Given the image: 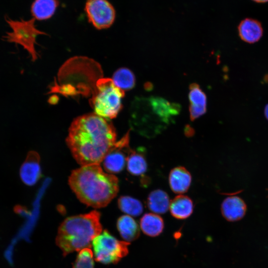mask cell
<instances>
[{"instance_id":"obj_1","label":"cell","mask_w":268,"mask_h":268,"mask_svg":"<svg viewBox=\"0 0 268 268\" xmlns=\"http://www.w3.org/2000/svg\"><path fill=\"white\" fill-rule=\"evenodd\" d=\"M116 137L115 129L109 119L93 113L74 119L66 142L81 166L100 164L116 143Z\"/></svg>"},{"instance_id":"obj_2","label":"cell","mask_w":268,"mask_h":268,"mask_svg":"<svg viewBox=\"0 0 268 268\" xmlns=\"http://www.w3.org/2000/svg\"><path fill=\"white\" fill-rule=\"evenodd\" d=\"M68 183L80 201L94 208L106 206L119 189L118 179L104 172L99 164L83 165L73 170Z\"/></svg>"},{"instance_id":"obj_3","label":"cell","mask_w":268,"mask_h":268,"mask_svg":"<svg viewBox=\"0 0 268 268\" xmlns=\"http://www.w3.org/2000/svg\"><path fill=\"white\" fill-rule=\"evenodd\" d=\"M100 214L96 210L67 217L61 224L56 244L64 256L89 248L102 232Z\"/></svg>"},{"instance_id":"obj_4","label":"cell","mask_w":268,"mask_h":268,"mask_svg":"<svg viewBox=\"0 0 268 268\" xmlns=\"http://www.w3.org/2000/svg\"><path fill=\"white\" fill-rule=\"evenodd\" d=\"M125 92L116 86L112 79L101 77L96 82L89 104L97 115L107 119L117 117L122 108Z\"/></svg>"},{"instance_id":"obj_5","label":"cell","mask_w":268,"mask_h":268,"mask_svg":"<svg viewBox=\"0 0 268 268\" xmlns=\"http://www.w3.org/2000/svg\"><path fill=\"white\" fill-rule=\"evenodd\" d=\"M6 21L12 31L6 33L3 36L4 40L22 46L28 52L32 61H36L38 59L35 48L37 44L36 37L40 35L47 34L36 27L35 19L33 18L27 20H13L6 18Z\"/></svg>"},{"instance_id":"obj_6","label":"cell","mask_w":268,"mask_h":268,"mask_svg":"<svg viewBox=\"0 0 268 268\" xmlns=\"http://www.w3.org/2000/svg\"><path fill=\"white\" fill-rule=\"evenodd\" d=\"M92 244L95 260L104 264H116L129 253V243L118 240L107 230L96 236Z\"/></svg>"},{"instance_id":"obj_7","label":"cell","mask_w":268,"mask_h":268,"mask_svg":"<svg viewBox=\"0 0 268 268\" xmlns=\"http://www.w3.org/2000/svg\"><path fill=\"white\" fill-rule=\"evenodd\" d=\"M85 11L87 19L97 29L110 27L116 18V11L107 0H87Z\"/></svg>"},{"instance_id":"obj_8","label":"cell","mask_w":268,"mask_h":268,"mask_svg":"<svg viewBox=\"0 0 268 268\" xmlns=\"http://www.w3.org/2000/svg\"><path fill=\"white\" fill-rule=\"evenodd\" d=\"M129 142L130 131H128L120 140L116 142L107 153L102 162L108 173H117L123 170L131 150Z\"/></svg>"},{"instance_id":"obj_9","label":"cell","mask_w":268,"mask_h":268,"mask_svg":"<svg viewBox=\"0 0 268 268\" xmlns=\"http://www.w3.org/2000/svg\"><path fill=\"white\" fill-rule=\"evenodd\" d=\"M22 182L28 186L35 185L41 176L40 156L33 151L29 152L20 169Z\"/></svg>"},{"instance_id":"obj_10","label":"cell","mask_w":268,"mask_h":268,"mask_svg":"<svg viewBox=\"0 0 268 268\" xmlns=\"http://www.w3.org/2000/svg\"><path fill=\"white\" fill-rule=\"evenodd\" d=\"M247 206L239 197L232 196L225 198L221 203V211L224 218L229 221H236L245 215Z\"/></svg>"},{"instance_id":"obj_11","label":"cell","mask_w":268,"mask_h":268,"mask_svg":"<svg viewBox=\"0 0 268 268\" xmlns=\"http://www.w3.org/2000/svg\"><path fill=\"white\" fill-rule=\"evenodd\" d=\"M192 182V176L189 171L183 166L172 169L169 175V183L171 190L177 194L188 191Z\"/></svg>"},{"instance_id":"obj_12","label":"cell","mask_w":268,"mask_h":268,"mask_svg":"<svg viewBox=\"0 0 268 268\" xmlns=\"http://www.w3.org/2000/svg\"><path fill=\"white\" fill-rule=\"evenodd\" d=\"M241 39L249 43L258 41L263 35V28L258 21L246 18L241 22L238 26Z\"/></svg>"},{"instance_id":"obj_13","label":"cell","mask_w":268,"mask_h":268,"mask_svg":"<svg viewBox=\"0 0 268 268\" xmlns=\"http://www.w3.org/2000/svg\"><path fill=\"white\" fill-rule=\"evenodd\" d=\"M169 209L171 215L175 218L185 219L192 214L194 204L188 196L179 195L170 201Z\"/></svg>"},{"instance_id":"obj_14","label":"cell","mask_w":268,"mask_h":268,"mask_svg":"<svg viewBox=\"0 0 268 268\" xmlns=\"http://www.w3.org/2000/svg\"><path fill=\"white\" fill-rule=\"evenodd\" d=\"M140 227L146 235L154 237L159 236L164 228L163 219L156 213H147L140 219Z\"/></svg>"},{"instance_id":"obj_15","label":"cell","mask_w":268,"mask_h":268,"mask_svg":"<svg viewBox=\"0 0 268 268\" xmlns=\"http://www.w3.org/2000/svg\"><path fill=\"white\" fill-rule=\"evenodd\" d=\"M117 226L125 241L129 243L136 240L139 236V226L130 215H124L120 217L117 221Z\"/></svg>"},{"instance_id":"obj_16","label":"cell","mask_w":268,"mask_h":268,"mask_svg":"<svg viewBox=\"0 0 268 268\" xmlns=\"http://www.w3.org/2000/svg\"><path fill=\"white\" fill-rule=\"evenodd\" d=\"M59 4L58 0H34L31 7L33 18L39 20H47L55 14Z\"/></svg>"},{"instance_id":"obj_17","label":"cell","mask_w":268,"mask_h":268,"mask_svg":"<svg viewBox=\"0 0 268 268\" xmlns=\"http://www.w3.org/2000/svg\"><path fill=\"white\" fill-rule=\"evenodd\" d=\"M127 166L128 171L133 175H143L147 169L144 151L142 149H131L127 157Z\"/></svg>"},{"instance_id":"obj_18","label":"cell","mask_w":268,"mask_h":268,"mask_svg":"<svg viewBox=\"0 0 268 268\" xmlns=\"http://www.w3.org/2000/svg\"><path fill=\"white\" fill-rule=\"evenodd\" d=\"M170 201L165 191L157 189L152 191L147 198L148 209L156 214H164L169 208Z\"/></svg>"},{"instance_id":"obj_19","label":"cell","mask_w":268,"mask_h":268,"mask_svg":"<svg viewBox=\"0 0 268 268\" xmlns=\"http://www.w3.org/2000/svg\"><path fill=\"white\" fill-rule=\"evenodd\" d=\"M112 80L116 86L124 91L133 88L135 82L133 72L126 67L118 69L114 73Z\"/></svg>"},{"instance_id":"obj_20","label":"cell","mask_w":268,"mask_h":268,"mask_svg":"<svg viewBox=\"0 0 268 268\" xmlns=\"http://www.w3.org/2000/svg\"><path fill=\"white\" fill-rule=\"evenodd\" d=\"M118 206L123 212L132 216H138L143 212L142 203L130 196H122L118 201Z\"/></svg>"},{"instance_id":"obj_21","label":"cell","mask_w":268,"mask_h":268,"mask_svg":"<svg viewBox=\"0 0 268 268\" xmlns=\"http://www.w3.org/2000/svg\"><path fill=\"white\" fill-rule=\"evenodd\" d=\"M189 99L190 105L197 106L206 107V97L199 85L193 83L190 86Z\"/></svg>"},{"instance_id":"obj_22","label":"cell","mask_w":268,"mask_h":268,"mask_svg":"<svg viewBox=\"0 0 268 268\" xmlns=\"http://www.w3.org/2000/svg\"><path fill=\"white\" fill-rule=\"evenodd\" d=\"M206 111V107L197 106L190 105L189 106L190 117L192 121L203 115Z\"/></svg>"},{"instance_id":"obj_23","label":"cell","mask_w":268,"mask_h":268,"mask_svg":"<svg viewBox=\"0 0 268 268\" xmlns=\"http://www.w3.org/2000/svg\"><path fill=\"white\" fill-rule=\"evenodd\" d=\"M194 134L193 129L190 126H186L185 129V134L187 136H192Z\"/></svg>"},{"instance_id":"obj_24","label":"cell","mask_w":268,"mask_h":268,"mask_svg":"<svg viewBox=\"0 0 268 268\" xmlns=\"http://www.w3.org/2000/svg\"><path fill=\"white\" fill-rule=\"evenodd\" d=\"M264 113L266 118L268 120V104H267L265 108Z\"/></svg>"},{"instance_id":"obj_25","label":"cell","mask_w":268,"mask_h":268,"mask_svg":"<svg viewBox=\"0 0 268 268\" xmlns=\"http://www.w3.org/2000/svg\"><path fill=\"white\" fill-rule=\"evenodd\" d=\"M258 2H265L268 1V0H253Z\"/></svg>"}]
</instances>
